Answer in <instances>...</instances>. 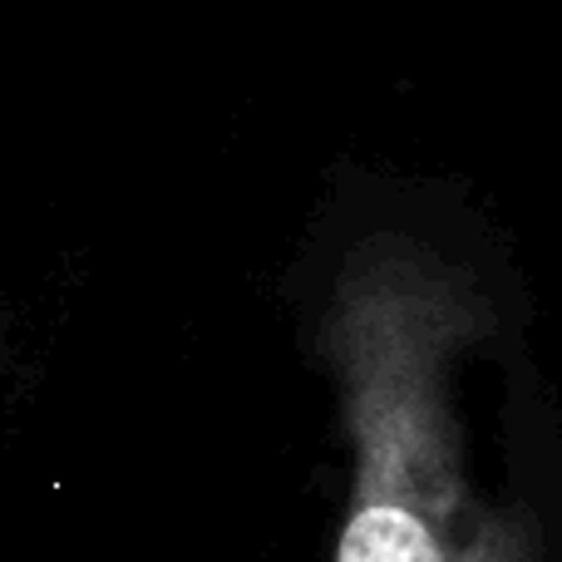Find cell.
<instances>
[{"label": "cell", "instance_id": "1", "mask_svg": "<svg viewBox=\"0 0 562 562\" xmlns=\"http://www.w3.org/2000/svg\"><path fill=\"white\" fill-rule=\"evenodd\" d=\"M326 203L321 346L360 445L356 504L336 562H543L528 518L479 498L454 409V370L504 330L484 233L425 223L435 188L360 183Z\"/></svg>", "mask_w": 562, "mask_h": 562}]
</instances>
